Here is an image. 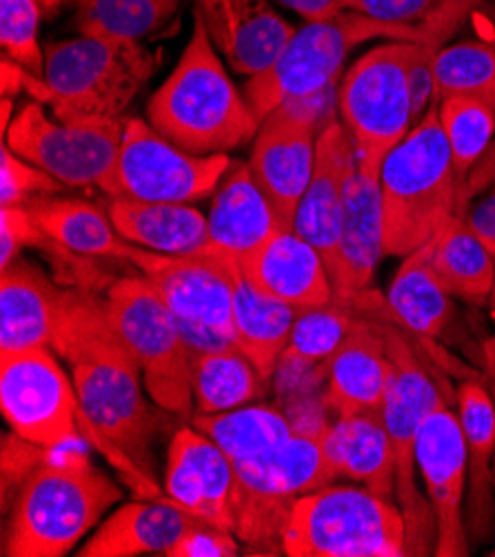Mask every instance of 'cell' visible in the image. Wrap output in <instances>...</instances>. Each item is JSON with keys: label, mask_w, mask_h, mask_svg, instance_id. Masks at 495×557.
Masks as SVG:
<instances>
[{"label": "cell", "mask_w": 495, "mask_h": 557, "mask_svg": "<svg viewBox=\"0 0 495 557\" xmlns=\"http://www.w3.org/2000/svg\"><path fill=\"white\" fill-rule=\"evenodd\" d=\"M279 3H283L285 8H289L292 12H296L309 23V21L326 18L336 0H279Z\"/></svg>", "instance_id": "cell-46"}, {"label": "cell", "mask_w": 495, "mask_h": 557, "mask_svg": "<svg viewBox=\"0 0 495 557\" xmlns=\"http://www.w3.org/2000/svg\"><path fill=\"white\" fill-rule=\"evenodd\" d=\"M488 309H491V315H493V320H495V289H493V294H491V298H488Z\"/></svg>", "instance_id": "cell-50"}, {"label": "cell", "mask_w": 495, "mask_h": 557, "mask_svg": "<svg viewBox=\"0 0 495 557\" xmlns=\"http://www.w3.org/2000/svg\"><path fill=\"white\" fill-rule=\"evenodd\" d=\"M81 447L45 449L23 482L10 516L8 557L67 555L123 499V488Z\"/></svg>", "instance_id": "cell-3"}, {"label": "cell", "mask_w": 495, "mask_h": 557, "mask_svg": "<svg viewBox=\"0 0 495 557\" xmlns=\"http://www.w3.org/2000/svg\"><path fill=\"white\" fill-rule=\"evenodd\" d=\"M324 424L298 429L276 449L234 465V533L253 555H281L283 531L298 499L338 475L322 447Z\"/></svg>", "instance_id": "cell-7"}, {"label": "cell", "mask_w": 495, "mask_h": 557, "mask_svg": "<svg viewBox=\"0 0 495 557\" xmlns=\"http://www.w3.org/2000/svg\"><path fill=\"white\" fill-rule=\"evenodd\" d=\"M51 347L0 354V411L12 433L42 449L81 447V409L72 375Z\"/></svg>", "instance_id": "cell-13"}, {"label": "cell", "mask_w": 495, "mask_h": 557, "mask_svg": "<svg viewBox=\"0 0 495 557\" xmlns=\"http://www.w3.org/2000/svg\"><path fill=\"white\" fill-rule=\"evenodd\" d=\"M437 114L440 123H443L445 138L449 143L458 183L462 187L465 211V191L473 166L488 151L495 136V109L478 98L454 96L437 102Z\"/></svg>", "instance_id": "cell-37"}, {"label": "cell", "mask_w": 495, "mask_h": 557, "mask_svg": "<svg viewBox=\"0 0 495 557\" xmlns=\"http://www.w3.org/2000/svg\"><path fill=\"white\" fill-rule=\"evenodd\" d=\"M382 256H387V251H384L380 176L360 170L356 160L345 191L338 269L332 277L336 300L351 305L364 296L373 287Z\"/></svg>", "instance_id": "cell-22"}, {"label": "cell", "mask_w": 495, "mask_h": 557, "mask_svg": "<svg viewBox=\"0 0 495 557\" xmlns=\"http://www.w3.org/2000/svg\"><path fill=\"white\" fill-rule=\"evenodd\" d=\"M482 362H484V371L486 375L493 380L495 384V336L486 338L482 343Z\"/></svg>", "instance_id": "cell-47"}, {"label": "cell", "mask_w": 495, "mask_h": 557, "mask_svg": "<svg viewBox=\"0 0 495 557\" xmlns=\"http://www.w3.org/2000/svg\"><path fill=\"white\" fill-rule=\"evenodd\" d=\"M104 307L140 367L149 398L170 416L191 420L196 413L194 354L178 320L153 285L143 273L119 277L107 287Z\"/></svg>", "instance_id": "cell-9"}, {"label": "cell", "mask_w": 495, "mask_h": 557, "mask_svg": "<svg viewBox=\"0 0 495 557\" xmlns=\"http://www.w3.org/2000/svg\"><path fill=\"white\" fill-rule=\"evenodd\" d=\"M121 119L51 121L38 102H27L8 127L3 143L65 187L104 189L123 143Z\"/></svg>", "instance_id": "cell-15"}, {"label": "cell", "mask_w": 495, "mask_h": 557, "mask_svg": "<svg viewBox=\"0 0 495 557\" xmlns=\"http://www.w3.org/2000/svg\"><path fill=\"white\" fill-rule=\"evenodd\" d=\"M191 384L196 413H223L267 396L269 386L251 360L234 345L194 354Z\"/></svg>", "instance_id": "cell-34"}, {"label": "cell", "mask_w": 495, "mask_h": 557, "mask_svg": "<svg viewBox=\"0 0 495 557\" xmlns=\"http://www.w3.org/2000/svg\"><path fill=\"white\" fill-rule=\"evenodd\" d=\"M435 100L478 98L495 109V47L480 40L440 47L433 55Z\"/></svg>", "instance_id": "cell-38"}, {"label": "cell", "mask_w": 495, "mask_h": 557, "mask_svg": "<svg viewBox=\"0 0 495 557\" xmlns=\"http://www.w3.org/2000/svg\"><path fill=\"white\" fill-rule=\"evenodd\" d=\"M447 0H336L332 14L356 12L378 21L420 25L445 8Z\"/></svg>", "instance_id": "cell-42"}, {"label": "cell", "mask_w": 495, "mask_h": 557, "mask_svg": "<svg viewBox=\"0 0 495 557\" xmlns=\"http://www.w3.org/2000/svg\"><path fill=\"white\" fill-rule=\"evenodd\" d=\"M10 114H12V100H10V98H3V136H5L8 127L12 125V123H10Z\"/></svg>", "instance_id": "cell-48"}, {"label": "cell", "mask_w": 495, "mask_h": 557, "mask_svg": "<svg viewBox=\"0 0 495 557\" xmlns=\"http://www.w3.org/2000/svg\"><path fill=\"white\" fill-rule=\"evenodd\" d=\"M240 269L258 289L298 309L324 307L336 300L326 262L318 249L294 230L273 236L269 245Z\"/></svg>", "instance_id": "cell-26"}, {"label": "cell", "mask_w": 495, "mask_h": 557, "mask_svg": "<svg viewBox=\"0 0 495 557\" xmlns=\"http://www.w3.org/2000/svg\"><path fill=\"white\" fill-rule=\"evenodd\" d=\"M65 3H78V0H40V5H45L47 10H57Z\"/></svg>", "instance_id": "cell-49"}, {"label": "cell", "mask_w": 495, "mask_h": 557, "mask_svg": "<svg viewBox=\"0 0 495 557\" xmlns=\"http://www.w3.org/2000/svg\"><path fill=\"white\" fill-rule=\"evenodd\" d=\"M40 0H0V42L5 59L36 78L45 74V49L38 42Z\"/></svg>", "instance_id": "cell-40"}, {"label": "cell", "mask_w": 495, "mask_h": 557, "mask_svg": "<svg viewBox=\"0 0 495 557\" xmlns=\"http://www.w3.org/2000/svg\"><path fill=\"white\" fill-rule=\"evenodd\" d=\"M287 557H407V522L396 499L367 486L326 484L302 495L283 531Z\"/></svg>", "instance_id": "cell-8"}, {"label": "cell", "mask_w": 495, "mask_h": 557, "mask_svg": "<svg viewBox=\"0 0 495 557\" xmlns=\"http://www.w3.org/2000/svg\"><path fill=\"white\" fill-rule=\"evenodd\" d=\"M380 194L387 256L413 253L465 215L462 187L440 123L437 100L384 158Z\"/></svg>", "instance_id": "cell-5"}, {"label": "cell", "mask_w": 495, "mask_h": 557, "mask_svg": "<svg viewBox=\"0 0 495 557\" xmlns=\"http://www.w3.org/2000/svg\"><path fill=\"white\" fill-rule=\"evenodd\" d=\"M51 349L70 367L85 442L136 497H160L153 444L168 411L147 400L140 367L112 324L104 298L83 287L65 289Z\"/></svg>", "instance_id": "cell-1"}, {"label": "cell", "mask_w": 495, "mask_h": 557, "mask_svg": "<svg viewBox=\"0 0 495 557\" xmlns=\"http://www.w3.org/2000/svg\"><path fill=\"white\" fill-rule=\"evenodd\" d=\"M458 418L467 442V511L465 527L469 544H484L495 529V403L480 382L458 386Z\"/></svg>", "instance_id": "cell-27"}, {"label": "cell", "mask_w": 495, "mask_h": 557, "mask_svg": "<svg viewBox=\"0 0 495 557\" xmlns=\"http://www.w3.org/2000/svg\"><path fill=\"white\" fill-rule=\"evenodd\" d=\"M354 166V140L345 125L332 119L318 136L313 174L294 218V232L318 249L332 277L338 269L345 191Z\"/></svg>", "instance_id": "cell-18"}, {"label": "cell", "mask_w": 495, "mask_h": 557, "mask_svg": "<svg viewBox=\"0 0 495 557\" xmlns=\"http://www.w3.org/2000/svg\"><path fill=\"white\" fill-rule=\"evenodd\" d=\"M302 309L258 289L243 269H236L234 285V343L251 360L269 386L279 373L289 347L292 329Z\"/></svg>", "instance_id": "cell-29"}, {"label": "cell", "mask_w": 495, "mask_h": 557, "mask_svg": "<svg viewBox=\"0 0 495 557\" xmlns=\"http://www.w3.org/2000/svg\"><path fill=\"white\" fill-rule=\"evenodd\" d=\"M196 14L230 67L249 78L269 72L296 34L269 0H196Z\"/></svg>", "instance_id": "cell-20"}, {"label": "cell", "mask_w": 495, "mask_h": 557, "mask_svg": "<svg viewBox=\"0 0 495 557\" xmlns=\"http://www.w3.org/2000/svg\"><path fill=\"white\" fill-rule=\"evenodd\" d=\"M418 473L435 520L437 557H465L471 544L465 527L467 442L458 413L449 405L435 407L420 424L416 440Z\"/></svg>", "instance_id": "cell-17"}, {"label": "cell", "mask_w": 495, "mask_h": 557, "mask_svg": "<svg viewBox=\"0 0 495 557\" xmlns=\"http://www.w3.org/2000/svg\"><path fill=\"white\" fill-rule=\"evenodd\" d=\"M334 98L324 94L289 100L260 123L253 138L249 170L285 230H294L296 209L311 181L315 145L322 127L332 121Z\"/></svg>", "instance_id": "cell-16"}, {"label": "cell", "mask_w": 495, "mask_h": 557, "mask_svg": "<svg viewBox=\"0 0 495 557\" xmlns=\"http://www.w3.org/2000/svg\"><path fill=\"white\" fill-rule=\"evenodd\" d=\"M431 267L440 285L469 305H488L495 289V258L471 232L465 215L431 243Z\"/></svg>", "instance_id": "cell-33"}, {"label": "cell", "mask_w": 495, "mask_h": 557, "mask_svg": "<svg viewBox=\"0 0 495 557\" xmlns=\"http://www.w3.org/2000/svg\"><path fill=\"white\" fill-rule=\"evenodd\" d=\"M382 331L394 364L392 382L380 411L394 444L396 499L407 522V555L424 557L435 550V520L429 499L416 482V440L422 420L435 407L447 405V398L440 394L429 371L398 333L387 329Z\"/></svg>", "instance_id": "cell-12"}, {"label": "cell", "mask_w": 495, "mask_h": 557, "mask_svg": "<svg viewBox=\"0 0 495 557\" xmlns=\"http://www.w3.org/2000/svg\"><path fill=\"white\" fill-rule=\"evenodd\" d=\"M65 289L23 256L0 269V354L51 347Z\"/></svg>", "instance_id": "cell-23"}, {"label": "cell", "mask_w": 495, "mask_h": 557, "mask_svg": "<svg viewBox=\"0 0 495 557\" xmlns=\"http://www.w3.org/2000/svg\"><path fill=\"white\" fill-rule=\"evenodd\" d=\"M429 45L384 42L345 74L336 102L341 123L349 132L358 166L380 176L387 153L413 129L409 74Z\"/></svg>", "instance_id": "cell-10"}, {"label": "cell", "mask_w": 495, "mask_h": 557, "mask_svg": "<svg viewBox=\"0 0 495 557\" xmlns=\"http://www.w3.org/2000/svg\"><path fill=\"white\" fill-rule=\"evenodd\" d=\"M162 486L185 511L234 531V462L196 426H181L174 433Z\"/></svg>", "instance_id": "cell-19"}, {"label": "cell", "mask_w": 495, "mask_h": 557, "mask_svg": "<svg viewBox=\"0 0 495 557\" xmlns=\"http://www.w3.org/2000/svg\"><path fill=\"white\" fill-rule=\"evenodd\" d=\"M465 222L495 258V183L484 198L465 211Z\"/></svg>", "instance_id": "cell-45"}, {"label": "cell", "mask_w": 495, "mask_h": 557, "mask_svg": "<svg viewBox=\"0 0 495 557\" xmlns=\"http://www.w3.org/2000/svg\"><path fill=\"white\" fill-rule=\"evenodd\" d=\"M394 315L422 338H443L454 322V296L440 285L431 267V245L403 258L387 292Z\"/></svg>", "instance_id": "cell-32"}, {"label": "cell", "mask_w": 495, "mask_h": 557, "mask_svg": "<svg viewBox=\"0 0 495 557\" xmlns=\"http://www.w3.org/2000/svg\"><path fill=\"white\" fill-rule=\"evenodd\" d=\"M183 0H78L76 27L85 36L143 42L178 12Z\"/></svg>", "instance_id": "cell-36"}, {"label": "cell", "mask_w": 495, "mask_h": 557, "mask_svg": "<svg viewBox=\"0 0 495 557\" xmlns=\"http://www.w3.org/2000/svg\"><path fill=\"white\" fill-rule=\"evenodd\" d=\"M45 238L59 249L85 258L127 260L132 243L123 240L109 211L74 198L40 196L25 205Z\"/></svg>", "instance_id": "cell-31"}, {"label": "cell", "mask_w": 495, "mask_h": 557, "mask_svg": "<svg viewBox=\"0 0 495 557\" xmlns=\"http://www.w3.org/2000/svg\"><path fill=\"white\" fill-rule=\"evenodd\" d=\"M189 424L213 440L234 465L276 449L298 431L281 409L271 405H245L211 416L194 413Z\"/></svg>", "instance_id": "cell-35"}, {"label": "cell", "mask_w": 495, "mask_h": 557, "mask_svg": "<svg viewBox=\"0 0 495 557\" xmlns=\"http://www.w3.org/2000/svg\"><path fill=\"white\" fill-rule=\"evenodd\" d=\"M158 70V53L143 42L85 36L45 49L42 78L25 74V87L53 107L57 121L121 119Z\"/></svg>", "instance_id": "cell-6"}, {"label": "cell", "mask_w": 495, "mask_h": 557, "mask_svg": "<svg viewBox=\"0 0 495 557\" xmlns=\"http://www.w3.org/2000/svg\"><path fill=\"white\" fill-rule=\"evenodd\" d=\"M232 170L227 153L196 156L158 134L140 119L125 121L109 198L191 205L211 196Z\"/></svg>", "instance_id": "cell-14"}, {"label": "cell", "mask_w": 495, "mask_h": 557, "mask_svg": "<svg viewBox=\"0 0 495 557\" xmlns=\"http://www.w3.org/2000/svg\"><path fill=\"white\" fill-rule=\"evenodd\" d=\"M207 230L205 253L225 256L238 267H245L273 236L285 232L281 215L258 187L249 164L234 166L213 191Z\"/></svg>", "instance_id": "cell-21"}, {"label": "cell", "mask_w": 495, "mask_h": 557, "mask_svg": "<svg viewBox=\"0 0 495 557\" xmlns=\"http://www.w3.org/2000/svg\"><path fill=\"white\" fill-rule=\"evenodd\" d=\"M324 456L334 473L396 499V456L382 411L338 416L322 431ZM398 503V499H396Z\"/></svg>", "instance_id": "cell-28"}, {"label": "cell", "mask_w": 495, "mask_h": 557, "mask_svg": "<svg viewBox=\"0 0 495 557\" xmlns=\"http://www.w3.org/2000/svg\"><path fill=\"white\" fill-rule=\"evenodd\" d=\"M491 396H493V403H495V384L491 388ZM493 480H495V458H493Z\"/></svg>", "instance_id": "cell-51"}, {"label": "cell", "mask_w": 495, "mask_h": 557, "mask_svg": "<svg viewBox=\"0 0 495 557\" xmlns=\"http://www.w3.org/2000/svg\"><path fill=\"white\" fill-rule=\"evenodd\" d=\"M134 264L178 320L191 354L234 347V285L238 264L218 253L168 256L132 245Z\"/></svg>", "instance_id": "cell-11"}, {"label": "cell", "mask_w": 495, "mask_h": 557, "mask_svg": "<svg viewBox=\"0 0 495 557\" xmlns=\"http://www.w3.org/2000/svg\"><path fill=\"white\" fill-rule=\"evenodd\" d=\"M488 555H493V557H495V546H493V548H491V553H488Z\"/></svg>", "instance_id": "cell-52"}, {"label": "cell", "mask_w": 495, "mask_h": 557, "mask_svg": "<svg viewBox=\"0 0 495 557\" xmlns=\"http://www.w3.org/2000/svg\"><path fill=\"white\" fill-rule=\"evenodd\" d=\"M207 520L185 511L168 495L138 497L109 516L81 548V557L170 555V550Z\"/></svg>", "instance_id": "cell-24"}, {"label": "cell", "mask_w": 495, "mask_h": 557, "mask_svg": "<svg viewBox=\"0 0 495 557\" xmlns=\"http://www.w3.org/2000/svg\"><path fill=\"white\" fill-rule=\"evenodd\" d=\"M172 76L149 98V125L196 156L227 153L251 143L260 121L236 89L198 14Z\"/></svg>", "instance_id": "cell-4"}, {"label": "cell", "mask_w": 495, "mask_h": 557, "mask_svg": "<svg viewBox=\"0 0 495 557\" xmlns=\"http://www.w3.org/2000/svg\"><path fill=\"white\" fill-rule=\"evenodd\" d=\"M107 211L119 236L136 247L168 256L205 253L209 247L207 215L191 205L112 198Z\"/></svg>", "instance_id": "cell-30"}, {"label": "cell", "mask_w": 495, "mask_h": 557, "mask_svg": "<svg viewBox=\"0 0 495 557\" xmlns=\"http://www.w3.org/2000/svg\"><path fill=\"white\" fill-rule=\"evenodd\" d=\"M362 320L349 311V305L334 300L332 305L302 309L294 322L289 347L283 362L302 367L322 364L336 354V349L349 338V333ZM281 362V364H283Z\"/></svg>", "instance_id": "cell-39"}, {"label": "cell", "mask_w": 495, "mask_h": 557, "mask_svg": "<svg viewBox=\"0 0 495 557\" xmlns=\"http://www.w3.org/2000/svg\"><path fill=\"white\" fill-rule=\"evenodd\" d=\"M392 358L384 331L362 320L324 362L326 407L336 416L380 411L392 382Z\"/></svg>", "instance_id": "cell-25"}, {"label": "cell", "mask_w": 495, "mask_h": 557, "mask_svg": "<svg viewBox=\"0 0 495 557\" xmlns=\"http://www.w3.org/2000/svg\"><path fill=\"white\" fill-rule=\"evenodd\" d=\"M243 550L232 529L202 522L191 529L168 557H236Z\"/></svg>", "instance_id": "cell-44"}, {"label": "cell", "mask_w": 495, "mask_h": 557, "mask_svg": "<svg viewBox=\"0 0 495 557\" xmlns=\"http://www.w3.org/2000/svg\"><path fill=\"white\" fill-rule=\"evenodd\" d=\"M0 202L3 207H25L27 202L61 191L65 185L59 183L36 164L16 156L5 143L0 149Z\"/></svg>", "instance_id": "cell-41"}, {"label": "cell", "mask_w": 495, "mask_h": 557, "mask_svg": "<svg viewBox=\"0 0 495 557\" xmlns=\"http://www.w3.org/2000/svg\"><path fill=\"white\" fill-rule=\"evenodd\" d=\"M480 0H447L445 8L420 25L378 21L356 12H338L320 21H309L292 36L273 67L245 85V98L262 123L271 111L289 100L311 98L332 89L347 55L371 38H392L443 47L462 25Z\"/></svg>", "instance_id": "cell-2"}, {"label": "cell", "mask_w": 495, "mask_h": 557, "mask_svg": "<svg viewBox=\"0 0 495 557\" xmlns=\"http://www.w3.org/2000/svg\"><path fill=\"white\" fill-rule=\"evenodd\" d=\"M45 234L38 230L25 207L0 209V269L21 258L27 247H42Z\"/></svg>", "instance_id": "cell-43"}]
</instances>
